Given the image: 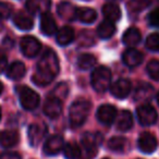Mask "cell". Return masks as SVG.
<instances>
[{"instance_id":"obj_1","label":"cell","mask_w":159,"mask_h":159,"mask_svg":"<svg viewBox=\"0 0 159 159\" xmlns=\"http://www.w3.org/2000/svg\"><path fill=\"white\" fill-rule=\"evenodd\" d=\"M59 70V60L56 52L47 49L38 61L37 70L33 75V82L38 86L48 85L57 76Z\"/></svg>"},{"instance_id":"obj_2","label":"cell","mask_w":159,"mask_h":159,"mask_svg":"<svg viewBox=\"0 0 159 159\" xmlns=\"http://www.w3.org/2000/svg\"><path fill=\"white\" fill-rule=\"evenodd\" d=\"M92 105L89 102L80 99L74 102L69 110V121L72 128H79L86 121L89 113L91 111Z\"/></svg>"},{"instance_id":"obj_3","label":"cell","mask_w":159,"mask_h":159,"mask_svg":"<svg viewBox=\"0 0 159 159\" xmlns=\"http://www.w3.org/2000/svg\"><path fill=\"white\" fill-rule=\"evenodd\" d=\"M92 86L98 93H105L110 89L111 83V72L107 66H100L92 72L91 76Z\"/></svg>"},{"instance_id":"obj_4","label":"cell","mask_w":159,"mask_h":159,"mask_svg":"<svg viewBox=\"0 0 159 159\" xmlns=\"http://www.w3.org/2000/svg\"><path fill=\"white\" fill-rule=\"evenodd\" d=\"M19 99H20L21 106L25 110H34L38 107L40 102L39 95L27 86H20L18 87Z\"/></svg>"},{"instance_id":"obj_5","label":"cell","mask_w":159,"mask_h":159,"mask_svg":"<svg viewBox=\"0 0 159 159\" xmlns=\"http://www.w3.org/2000/svg\"><path fill=\"white\" fill-rule=\"evenodd\" d=\"M102 135L100 133H86L82 137V145L84 149V159H92L97 152V147L102 144Z\"/></svg>"},{"instance_id":"obj_6","label":"cell","mask_w":159,"mask_h":159,"mask_svg":"<svg viewBox=\"0 0 159 159\" xmlns=\"http://www.w3.org/2000/svg\"><path fill=\"white\" fill-rule=\"evenodd\" d=\"M136 117L139 122L144 126H149L156 123L158 115L155 108L150 105H142L136 109Z\"/></svg>"},{"instance_id":"obj_7","label":"cell","mask_w":159,"mask_h":159,"mask_svg":"<svg viewBox=\"0 0 159 159\" xmlns=\"http://www.w3.org/2000/svg\"><path fill=\"white\" fill-rule=\"evenodd\" d=\"M20 47L22 50L23 55L27 58H34L38 55L40 51L42 45H40L39 40L37 38L33 37V36H25L21 39Z\"/></svg>"},{"instance_id":"obj_8","label":"cell","mask_w":159,"mask_h":159,"mask_svg":"<svg viewBox=\"0 0 159 159\" xmlns=\"http://www.w3.org/2000/svg\"><path fill=\"white\" fill-rule=\"evenodd\" d=\"M96 116H97V120L102 124L110 125V124L113 123V121L117 118V109L112 105H109V104L102 105L97 109Z\"/></svg>"},{"instance_id":"obj_9","label":"cell","mask_w":159,"mask_h":159,"mask_svg":"<svg viewBox=\"0 0 159 159\" xmlns=\"http://www.w3.org/2000/svg\"><path fill=\"white\" fill-rule=\"evenodd\" d=\"M47 133V128L45 124L42 123H33L30 125L27 131V137L31 146H37Z\"/></svg>"},{"instance_id":"obj_10","label":"cell","mask_w":159,"mask_h":159,"mask_svg":"<svg viewBox=\"0 0 159 159\" xmlns=\"http://www.w3.org/2000/svg\"><path fill=\"white\" fill-rule=\"evenodd\" d=\"M44 113L50 119H56L62 112V102L59 98L55 96H50L46 99L44 104Z\"/></svg>"},{"instance_id":"obj_11","label":"cell","mask_w":159,"mask_h":159,"mask_svg":"<svg viewBox=\"0 0 159 159\" xmlns=\"http://www.w3.org/2000/svg\"><path fill=\"white\" fill-rule=\"evenodd\" d=\"M137 145H139L141 152H145V154H152L156 150L157 146H158V142L152 133L144 132L139 135Z\"/></svg>"},{"instance_id":"obj_12","label":"cell","mask_w":159,"mask_h":159,"mask_svg":"<svg viewBox=\"0 0 159 159\" xmlns=\"http://www.w3.org/2000/svg\"><path fill=\"white\" fill-rule=\"evenodd\" d=\"M131 89H132V85L129 80L120 79L110 86V92L116 98L123 99V98L128 97L129 94L131 93Z\"/></svg>"},{"instance_id":"obj_13","label":"cell","mask_w":159,"mask_h":159,"mask_svg":"<svg viewBox=\"0 0 159 159\" xmlns=\"http://www.w3.org/2000/svg\"><path fill=\"white\" fill-rule=\"evenodd\" d=\"M63 149V137L60 135H53L49 137L44 145V152L48 156L58 155Z\"/></svg>"},{"instance_id":"obj_14","label":"cell","mask_w":159,"mask_h":159,"mask_svg":"<svg viewBox=\"0 0 159 159\" xmlns=\"http://www.w3.org/2000/svg\"><path fill=\"white\" fill-rule=\"evenodd\" d=\"M51 7V0H27L26 9L33 14L48 13Z\"/></svg>"},{"instance_id":"obj_15","label":"cell","mask_w":159,"mask_h":159,"mask_svg":"<svg viewBox=\"0 0 159 159\" xmlns=\"http://www.w3.org/2000/svg\"><path fill=\"white\" fill-rule=\"evenodd\" d=\"M122 60H123L124 64L129 68H135V66H139L143 61V55L139 52V50L134 48H130L125 50L122 56Z\"/></svg>"},{"instance_id":"obj_16","label":"cell","mask_w":159,"mask_h":159,"mask_svg":"<svg viewBox=\"0 0 159 159\" xmlns=\"http://www.w3.org/2000/svg\"><path fill=\"white\" fill-rule=\"evenodd\" d=\"M154 96V87L149 84H139L136 87L134 93V99L135 102H149Z\"/></svg>"},{"instance_id":"obj_17","label":"cell","mask_w":159,"mask_h":159,"mask_svg":"<svg viewBox=\"0 0 159 159\" xmlns=\"http://www.w3.org/2000/svg\"><path fill=\"white\" fill-rule=\"evenodd\" d=\"M58 14L61 19L66 21H73L77 19V9L68 1H63L58 6Z\"/></svg>"},{"instance_id":"obj_18","label":"cell","mask_w":159,"mask_h":159,"mask_svg":"<svg viewBox=\"0 0 159 159\" xmlns=\"http://www.w3.org/2000/svg\"><path fill=\"white\" fill-rule=\"evenodd\" d=\"M40 31L46 36H51L57 32V23L49 13L42 14L40 18Z\"/></svg>"},{"instance_id":"obj_19","label":"cell","mask_w":159,"mask_h":159,"mask_svg":"<svg viewBox=\"0 0 159 159\" xmlns=\"http://www.w3.org/2000/svg\"><path fill=\"white\" fill-rule=\"evenodd\" d=\"M20 135L16 131L6 130L0 133V145L5 148H11L19 143Z\"/></svg>"},{"instance_id":"obj_20","label":"cell","mask_w":159,"mask_h":159,"mask_svg":"<svg viewBox=\"0 0 159 159\" xmlns=\"http://www.w3.org/2000/svg\"><path fill=\"white\" fill-rule=\"evenodd\" d=\"M25 73H26V68L21 61H14L7 69V76L12 81L21 80L25 75Z\"/></svg>"},{"instance_id":"obj_21","label":"cell","mask_w":159,"mask_h":159,"mask_svg":"<svg viewBox=\"0 0 159 159\" xmlns=\"http://www.w3.org/2000/svg\"><path fill=\"white\" fill-rule=\"evenodd\" d=\"M75 33L73 31L72 27L70 26H63L58 31L57 36H56V40L60 46H66V45L71 44L74 40Z\"/></svg>"},{"instance_id":"obj_22","label":"cell","mask_w":159,"mask_h":159,"mask_svg":"<svg viewBox=\"0 0 159 159\" xmlns=\"http://www.w3.org/2000/svg\"><path fill=\"white\" fill-rule=\"evenodd\" d=\"M13 23L16 27H19L22 31H30L33 29L34 22L32 20V18H30L29 16L24 13V12H18L14 14L13 16Z\"/></svg>"},{"instance_id":"obj_23","label":"cell","mask_w":159,"mask_h":159,"mask_svg":"<svg viewBox=\"0 0 159 159\" xmlns=\"http://www.w3.org/2000/svg\"><path fill=\"white\" fill-rule=\"evenodd\" d=\"M133 126V117L132 113L128 110H122L118 116L117 119V129L122 132L129 131Z\"/></svg>"},{"instance_id":"obj_24","label":"cell","mask_w":159,"mask_h":159,"mask_svg":"<svg viewBox=\"0 0 159 159\" xmlns=\"http://www.w3.org/2000/svg\"><path fill=\"white\" fill-rule=\"evenodd\" d=\"M102 14L107 20L111 21V22H117L121 18V10H120L119 6L116 3H106L102 7Z\"/></svg>"},{"instance_id":"obj_25","label":"cell","mask_w":159,"mask_h":159,"mask_svg":"<svg viewBox=\"0 0 159 159\" xmlns=\"http://www.w3.org/2000/svg\"><path fill=\"white\" fill-rule=\"evenodd\" d=\"M141 32L136 29V27H130L123 34L122 37V42L126 46H135L141 42Z\"/></svg>"},{"instance_id":"obj_26","label":"cell","mask_w":159,"mask_h":159,"mask_svg":"<svg viewBox=\"0 0 159 159\" xmlns=\"http://www.w3.org/2000/svg\"><path fill=\"white\" fill-rule=\"evenodd\" d=\"M116 33V25L113 22L106 20L102 22L97 27V35L102 39H108Z\"/></svg>"},{"instance_id":"obj_27","label":"cell","mask_w":159,"mask_h":159,"mask_svg":"<svg viewBox=\"0 0 159 159\" xmlns=\"http://www.w3.org/2000/svg\"><path fill=\"white\" fill-rule=\"evenodd\" d=\"M108 148L115 152H124L129 148V142L125 137H111L108 142Z\"/></svg>"},{"instance_id":"obj_28","label":"cell","mask_w":159,"mask_h":159,"mask_svg":"<svg viewBox=\"0 0 159 159\" xmlns=\"http://www.w3.org/2000/svg\"><path fill=\"white\" fill-rule=\"evenodd\" d=\"M97 13L92 8H80L77 9V19L84 24H92L96 21Z\"/></svg>"},{"instance_id":"obj_29","label":"cell","mask_w":159,"mask_h":159,"mask_svg":"<svg viewBox=\"0 0 159 159\" xmlns=\"http://www.w3.org/2000/svg\"><path fill=\"white\" fill-rule=\"evenodd\" d=\"M96 63V59L93 55L89 53H83L77 59V66L81 70H89Z\"/></svg>"},{"instance_id":"obj_30","label":"cell","mask_w":159,"mask_h":159,"mask_svg":"<svg viewBox=\"0 0 159 159\" xmlns=\"http://www.w3.org/2000/svg\"><path fill=\"white\" fill-rule=\"evenodd\" d=\"M63 154L66 159H77L82 156V152L75 143H69L63 147Z\"/></svg>"},{"instance_id":"obj_31","label":"cell","mask_w":159,"mask_h":159,"mask_svg":"<svg viewBox=\"0 0 159 159\" xmlns=\"http://www.w3.org/2000/svg\"><path fill=\"white\" fill-rule=\"evenodd\" d=\"M150 5V0H130L128 2V9L131 13H139Z\"/></svg>"},{"instance_id":"obj_32","label":"cell","mask_w":159,"mask_h":159,"mask_svg":"<svg viewBox=\"0 0 159 159\" xmlns=\"http://www.w3.org/2000/svg\"><path fill=\"white\" fill-rule=\"evenodd\" d=\"M146 70L150 79L159 81V60H152L148 62Z\"/></svg>"},{"instance_id":"obj_33","label":"cell","mask_w":159,"mask_h":159,"mask_svg":"<svg viewBox=\"0 0 159 159\" xmlns=\"http://www.w3.org/2000/svg\"><path fill=\"white\" fill-rule=\"evenodd\" d=\"M146 47L152 51H159V34L152 33L146 38Z\"/></svg>"},{"instance_id":"obj_34","label":"cell","mask_w":159,"mask_h":159,"mask_svg":"<svg viewBox=\"0 0 159 159\" xmlns=\"http://www.w3.org/2000/svg\"><path fill=\"white\" fill-rule=\"evenodd\" d=\"M68 94H69V86L66 85V83H60V84H58L52 92V96L59 98L60 100L64 99L68 96Z\"/></svg>"},{"instance_id":"obj_35","label":"cell","mask_w":159,"mask_h":159,"mask_svg":"<svg viewBox=\"0 0 159 159\" xmlns=\"http://www.w3.org/2000/svg\"><path fill=\"white\" fill-rule=\"evenodd\" d=\"M11 12H12L11 6L6 2H2V1H0V20H6V19L10 18Z\"/></svg>"},{"instance_id":"obj_36","label":"cell","mask_w":159,"mask_h":159,"mask_svg":"<svg viewBox=\"0 0 159 159\" xmlns=\"http://www.w3.org/2000/svg\"><path fill=\"white\" fill-rule=\"evenodd\" d=\"M148 23L154 27H159V8L152 10L148 14Z\"/></svg>"},{"instance_id":"obj_37","label":"cell","mask_w":159,"mask_h":159,"mask_svg":"<svg viewBox=\"0 0 159 159\" xmlns=\"http://www.w3.org/2000/svg\"><path fill=\"white\" fill-rule=\"evenodd\" d=\"M8 68V58L2 51H0V74L3 71H7Z\"/></svg>"},{"instance_id":"obj_38","label":"cell","mask_w":159,"mask_h":159,"mask_svg":"<svg viewBox=\"0 0 159 159\" xmlns=\"http://www.w3.org/2000/svg\"><path fill=\"white\" fill-rule=\"evenodd\" d=\"M0 159H21V156L16 152H5L0 156Z\"/></svg>"},{"instance_id":"obj_39","label":"cell","mask_w":159,"mask_h":159,"mask_svg":"<svg viewBox=\"0 0 159 159\" xmlns=\"http://www.w3.org/2000/svg\"><path fill=\"white\" fill-rule=\"evenodd\" d=\"M3 91V84L1 82H0V95H1V93H2Z\"/></svg>"},{"instance_id":"obj_40","label":"cell","mask_w":159,"mask_h":159,"mask_svg":"<svg viewBox=\"0 0 159 159\" xmlns=\"http://www.w3.org/2000/svg\"><path fill=\"white\" fill-rule=\"evenodd\" d=\"M157 102H158V105H159V93H158V95H157Z\"/></svg>"},{"instance_id":"obj_41","label":"cell","mask_w":159,"mask_h":159,"mask_svg":"<svg viewBox=\"0 0 159 159\" xmlns=\"http://www.w3.org/2000/svg\"><path fill=\"white\" fill-rule=\"evenodd\" d=\"M0 119H1V108H0Z\"/></svg>"},{"instance_id":"obj_42","label":"cell","mask_w":159,"mask_h":159,"mask_svg":"<svg viewBox=\"0 0 159 159\" xmlns=\"http://www.w3.org/2000/svg\"><path fill=\"white\" fill-rule=\"evenodd\" d=\"M102 159H109V158H102Z\"/></svg>"},{"instance_id":"obj_43","label":"cell","mask_w":159,"mask_h":159,"mask_svg":"<svg viewBox=\"0 0 159 159\" xmlns=\"http://www.w3.org/2000/svg\"><path fill=\"white\" fill-rule=\"evenodd\" d=\"M111 1H116V0H111Z\"/></svg>"}]
</instances>
